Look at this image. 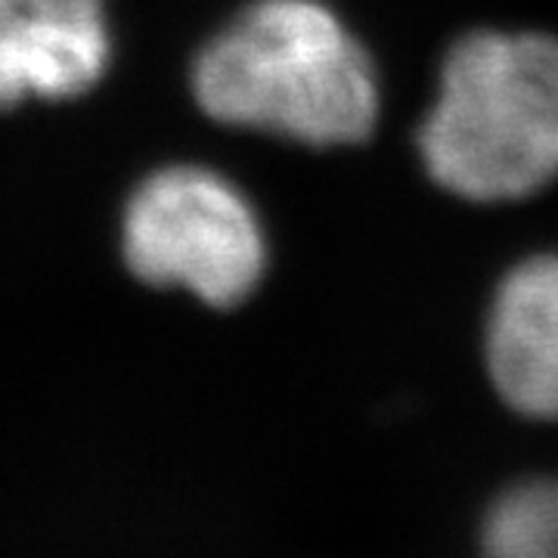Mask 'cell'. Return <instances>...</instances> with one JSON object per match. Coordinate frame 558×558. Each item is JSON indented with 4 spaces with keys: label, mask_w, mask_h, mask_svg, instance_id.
Instances as JSON below:
<instances>
[{
    "label": "cell",
    "mask_w": 558,
    "mask_h": 558,
    "mask_svg": "<svg viewBox=\"0 0 558 558\" xmlns=\"http://www.w3.org/2000/svg\"><path fill=\"white\" fill-rule=\"evenodd\" d=\"M425 171L469 202H515L558 178V38L469 32L418 128Z\"/></svg>",
    "instance_id": "2"
},
{
    "label": "cell",
    "mask_w": 558,
    "mask_h": 558,
    "mask_svg": "<svg viewBox=\"0 0 558 558\" xmlns=\"http://www.w3.org/2000/svg\"><path fill=\"white\" fill-rule=\"evenodd\" d=\"M124 260L149 286H180L211 307L245 301L267 270V236L240 186L202 165L140 183L121 223Z\"/></svg>",
    "instance_id": "3"
},
{
    "label": "cell",
    "mask_w": 558,
    "mask_h": 558,
    "mask_svg": "<svg viewBox=\"0 0 558 558\" xmlns=\"http://www.w3.org/2000/svg\"><path fill=\"white\" fill-rule=\"evenodd\" d=\"M193 94L220 124L348 146L379 119L369 53L323 0H255L208 40Z\"/></svg>",
    "instance_id": "1"
},
{
    "label": "cell",
    "mask_w": 558,
    "mask_h": 558,
    "mask_svg": "<svg viewBox=\"0 0 558 558\" xmlns=\"http://www.w3.org/2000/svg\"><path fill=\"white\" fill-rule=\"evenodd\" d=\"M484 357L515 413L558 418V252L515 264L490 301Z\"/></svg>",
    "instance_id": "5"
},
{
    "label": "cell",
    "mask_w": 558,
    "mask_h": 558,
    "mask_svg": "<svg viewBox=\"0 0 558 558\" xmlns=\"http://www.w3.org/2000/svg\"><path fill=\"white\" fill-rule=\"evenodd\" d=\"M102 0H0V109L75 100L106 75Z\"/></svg>",
    "instance_id": "4"
},
{
    "label": "cell",
    "mask_w": 558,
    "mask_h": 558,
    "mask_svg": "<svg viewBox=\"0 0 558 558\" xmlns=\"http://www.w3.org/2000/svg\"><path fill=\"white\" fill-rule=\"evenodd\" d=\"M484 558H558V478L524 481L484 521Z\"/></svg>",
    "instance_id": "6"
}]
</instances>
